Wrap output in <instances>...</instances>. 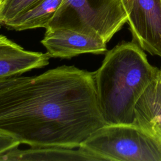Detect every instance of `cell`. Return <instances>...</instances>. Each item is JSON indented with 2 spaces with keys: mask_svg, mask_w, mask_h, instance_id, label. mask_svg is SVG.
Segmentation results:
<instances>
[{
  "mask_svg": "<svg viewBox=\"0 0 161 161\" xmlns=\"http://www.w3.org/2000/svg\"><path fill=\"white\" fill-rule=\"evenodd\" d=\"M133 123L161 138V69L137 101Z\"/></svg>",
  "mask_w": 161,
  "mask_h": 161,
  "instance_id": "cell-8",
  "label": "cell"
},
{
  "mask_svg": "<svg viewBox=\"0 0 161 161\" xmlns=\"http://www.w3.org/2000/svg\"><path fill=\"white\" fill-rule=\"evenodd\" d=\"M43 0H7L1 14V25L33 8Z\"/></svg>",
  "mask_w": 161,
  "mask_h": 161,
  "instance_id": "cell-10",
  "label": "cell"
},
{
  "mask_svg": "<svg viewBox=\"0 0 161 161\" xmlns=\"http://www.w3.org/2000/svg\"><path fill=\"white\" fill-rule=\"evenodd\" d=\"M128 15L132 41L161 57V0H121Z\"/></svg>",
  "mask_w": 161,
  "mask_h": 161,
  "instance_id": "cell-4",
  "label": "cell"
},
{
  "mask_svg": "<svg viewBox=\"0 0 161 161\" xmlns=\"http://www.w3.org/2000/svg\"><path fill=\"white\" fill-rule=\"evenodd\" d=\"M143 49L133 41L106 52L94 80L99 107L106 124L131 123L135 105L158 74Z\"/></svg>",
  "mask_w": 161,
  "mask_h": 161,
  "instance_id": "cell-2",
  "label": "cell"
},
{
  "mask_svg": "<svg viewBox=\"0 0 161 161\" xmlns=\"http://www.w3.org/2000/svg\"><path fill=\"white\" fill-rule=\"evenodd\" d=\"M80 147L97 161H161V138L135 123L106 124Z\"/></svg>",
  "mask_w": 161,
  "mask_h": 161,
  "instance_id": "cell-3",
  "label": "cell"
},
{
  "mask_svg": "<svg viewBox=\"0 0 161 161\" xmlns=\"http://www.w3.org/2000/svg\"><path fill=\"white\" fill-rule=\"evenodd\" d=\"M20 143L11 136L0 132V154L13 148L19 147Z\"/></svg>",
  "mask_w": 161,
  "mask_h": 161,
  "instance_id": "cell-11",
  "label": "cell"
},
{
  "mask_svg": "<svg viewBox=\"0 0 161 161\" xmlns=\"http://www.w3.org/2000/svg\"><path fill=\"white\" fill-rule=\"evenodd\" d=\"M50 58L47 53L26 50L0 35V81L44 67Z\"/></svg>",
  "mask_w": 161,
  "mask_h": 161,
  "instance_id": "cell-6",
  "label": "cell"
},
{
  "mask_svg": "<svg viewBox=\"0 0 161 161\" xmlns=\"http://www.w3.org/2000/svg\"><path fill=\"white\" fill-rule=\"evenodd\" d=\"M41 43L51 58L69 59L82 53L107 52L106 43L86 32L65 27H47Z\"/></svg>",
  "mask_w": 161,
  "mask_h": 161,
  "instance_id": "cell-5",
  "label": "cell"
},
{
  "mask_svg": "<svg viewBox=\"0 0 161 161\" xmlns=\"http://www.w3.org/2000/svg\"><path fill=\"white\" fill-rule=\"evenodd\" d=\"M0 160L6 161H97L89 152L79 147H30L27 149L13 148L0 154Z\"/></svg>",
  "mask_w": 161,
  "mask_h": 161,
  "instance_id": "cell-7",
  "label": "cell"
},
{
  "mask_svg": "<svg viewBox=\"0 0 161 161\" xmlns=\"http://www.w3.org/2000/svg\"><path fill=\"white\" fill-rule=\"evenodd\" d=\"M105 125L94 72L64 65L0 88V132L20 144L77 148Z\"/></svg>",
  "mask_w": 161,
  "mask_h": 161,
  "instance_id": "cell-1",
  "label": "cell"
},
{
  "mask_svg": "<svg viewBox=\"0 0 161 161\" xmlns=\"http://www.w3.org/2000/svg\"><path fill=\"white\" fill-rule=\"evenodd\" d=\"M64 0H43L42 2L3 25L9 30L23 31L47 28Z\"/></svg>",
  "mask_w": 161,
  "mask_h": 161,
  "instance_id": "cell-9",
  "label": "cell"
},
{
  "mask_svg": "<svg viewBox=\"0 0 161 161\" xmlns=\"http://www.w3.org/2000/svg\"><path fill=\"white\" fill-rule=\"evenodd\" d=\"M7 0H0V27L1 25V12L4 8V6L6 4Z\"/></svg>",
  "mask_w": 161,
  "mask_h": 161,
  "instance_id": "cell-13",
  "label": "cell"
},
{
  "mask_svg": "<svg viewBox=\"0 0 161 161\" xmlns=\"http://www.w3.org/2000/svg\"><path fill=\"white\" fill-rule=\"evenodd\" d=\"M18 77V76L14 77H12V78H9V79H6V80H1L0 81V88H1L3 87H4V86H5L11 83V82H13L14 80H15L17 79Z\"/></svg>",
  "mask_w": 161,
  "mask_h": 161,
  "instance_id": "cell-12",
  "label": "cell"
}]
</instances>
